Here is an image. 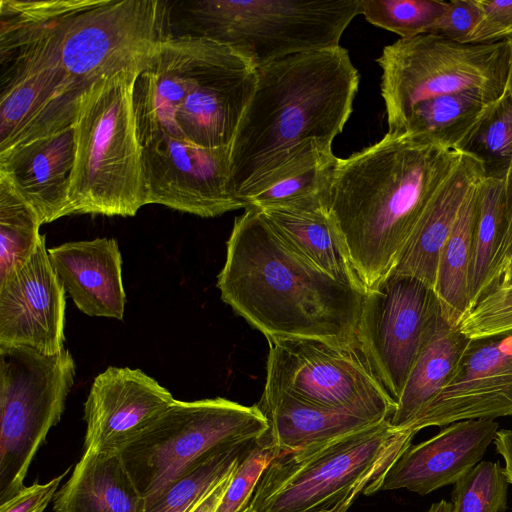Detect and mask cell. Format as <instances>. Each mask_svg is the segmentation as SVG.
<instances>
[{
    "label": "cell",
    "mask_w": 512,
    "mask_h": 512,
    "mask_svg": "<svg viewBox=\"0 0 512 512\" xmlns=\"http://www.w3.org/2000/svg\"><path fill=\"white\" fill-rule=\"evenodd\" d=\"M440 311L434 290L412 276L392 272L366 290L358 328L360 351L395 401Z\"/></svg>",
    "instance_id": "13"
},
{
    "label": "cell",
    "mask_w": 512,
    "mask_h": 512,
    "mask_svg": "<svg viewBox=\"0 0 512 512\" xmlns=\"http://www.w3.org/2000/svg\"><path fill=\"white\" fill-rule=\"evenodd\" d=\"M268 429L258 405L245 406L222 397L175 400L118 455L147 499L200 458L258 441Z\"/></svg>",
    "instance_id": "9"
},
{
    "label": "cell",
    "mask_w": 512,
    "mask_h": 512,
    "mask_svg": "<svg viewBox=\"0 0 512 512\" xmlns=\"http://www.w3.org/2000/svg\"><path fill=\"white\" fill-rule=\"evenodd\" d=\"M480 182L467 194L437 264L434 292L452 326H460L470 311L469 274Z\"/></svg>",
    "instance_id": "28"
},
{
    "label": "cell",
    "mask_w": 512,
    "mask_h": 512,
    "mask_svg": "<svg viewBox=\"0 0 512 512\" xmlns=\"http://www.w3.org/2000/svg\"><path fill=\"white\" fill-rule=\"evenodd\" d=\"M509 43H510V51H511V54H510V67H509V74H508L507 88L509 89V91H510V92H511V94H512V41H510Z\"/></svg>",
    "instance_id": "47"
},
{
    "label": "cell",
    "mask_w": 512,
    "mask_h": 512,
    "mask_svg": "<svg viewBox=\"0 0 512 512\" xmlns=\"http://www.w3.org/2000/svg\"><path fill=\"white\" fill-rule=\"evenodd\" d=\"M76 155L74 124L0 154V177L39 216L42 224L70 214Z\"/></svg>",
    "instance_id": "20"
},
{
    "label": "cell",
    "mask_w": 512,
    "mask_h": 512,
    "mask_svg": "<svg viewBox=\"0 0 512 512\" xmlns=\"http://www.w3.org/2000/svg\"><path fill=\"white\" fill-rule=\"evenodd\" d=\"M415 436L389 419L301 451L278 454L261 476L255 512H325L363 493Z\"/></svg>",
    "instance_id": "6"
},
{
    "label": "cell",
    "mask_w": 512,
    "mask_h": 512,
    "mask_svg": "<svg viewBox=\"0 0 512 512\" xmlns=\"http://www.w3.org/2000/svg\"><path fill=\"white\" fill-rule=\"evenodd\" d=\"M174 401L142 370L108 367L95 377L84 403V451L119 454Z\"/></svg>",
    "instance_id": "18"
},
{
    "label": "cell",
    "mask_w": 512,
    "mask_h": 512,
    "mask_svg": "<svg viewBox=\"0 0 512 512\" xmlns=\"http://www.w3.org/2000/svg\"><path fill=\"white\" fill-rule=\"evenodd\" d=\"M146 205L203 218L246 209L230 191V146L202 147L165 135L142 144Z\"/></svg>",
    "instance_id": "14"
},
{
    "label": "cell",
    "mask_w": 512,
    "mask_h": 512,
    "mask_svg": "<svg viewBox=\"0 0 512 512\" xmlns=\"http://www.w3.org/2000/svg\"><path fill=\"white\" fill-rule=\"evenodd\" d=\"M196 38L188 93L176 117L177 127L195 145L230 146L256 87V66L224 44Z\"/></svg>",
    "instance_id": "15"
},
{
    "label": "cell",
    "mask_w": 512,
    "mask_h": 512,
    "mask_svg": "<svg viewBox=\"0 0 512 512\" xmlns=\"http://www.w3.org/2000/svg\"><path fill=\"white\" fill-rule=\"evenodd\" d=\"M264 391L286 392L323 407L380 422L390 419L396 401L360 350L312 338H267Z\"/></svg>",
    "instance_id": "11"
},
{
    "label": "cell",
    "mask_w": 512,
    "mask_h": 512,
    "mask_svg": "<svg viewBox=\"0 0 512 512\" xmlns=\"http://www.w3.org/2000/svg\"><path fill=\"white\" fill-rule=\"evenodd\" d=\"M491 103L471 92L431 98L417 104L393 133L427 134L462 150Z\"/></svg>",
    "instance_id": "30"
},
{
    "label": "cell",
    "mask_w": 512,
    "mask_h": 512,
    "mask_svg": "<svg viewBox=\"0 0 512 512\" xmlns=\"http://www.w3.org/2000/svg\"><path fill=\"white\" fill-rule=\"evenodd\" d=\"M464 151L422 133H386L334 164L327 211L366 290L396 267Z\"/></svg>",
    "instance_id": "1"
},
{
    "label": "cell",
    "mask_w": 512,
    "mask_h": 512,
    "mask_svg": "<svg viewBox=\"0 0 512 512\" xmlns=\"http://www.w3.org/2000/svg\"><path fill=\"white\" fill-rule=\"evenodd\" d=\"M484 177L480 160L464 151L460 163L422 217L393 273L415 277L434 290L441 249L467 194Z\"/></svg>",
    "instance_id": "23"
},
{
    "label": "cell",
    "mask_w": 512,
    "mask_h": 512,
    "mask_svg": "<svg viewBox=\"0 0 512 512\" xmlns=\"http://www.w3.org/2000/svg\"><path fill=\"white\" fill-rule=\"evenodd\" d=\"M447 5L440 0H360V14L376 27L412 38L429 33Z\"/></svg>",
    "instance_id": "34"
},
{
    "label": "cell",
    "mask_w": 512,
    "mask_h": 512,
    "mask_svg": "<svg viewBox=\"0 0 512 512\" xmlns=\"http://www.w3.org/2000/svg\"><path fill=\"white\" fill-rule=\"evenodd\" d=\"M503 191V244L501 248L498 275L501 280L502 274L512 260V175L504 182Z\"/></svg>",
    "instance_id": "41"
},
{
    "label": "cell",
    "mask_w": 512,
    "mask_h": 512,
    "mask_svg": "<svg viewBox=\"0 0 512 512\" xmlns=\"http://www.w3.org/2000/svg\"><path fill=\"white\" fill-rule=\"evenodd\" d=\"M197 38L169 35L136 76L133 105L141 145L169 135L184 139L176 117L187 96Z\"/></svg>",
    "instance_id": "22"
},
{
    "label": "cell",
    "mask_w": 512,
    "mask_h": 512,
    "mask_svg": "<svg viewBox=\"0 0 512 512\" xmlns=\"http://www.w3.org/2000/svg\"><path fill=\"white\" fill-rule=\"evenodd\" d=\"M75 371L65 348L44 354L0 346V504L25 487L37 451L61 419Z\"/></svg>",
    "instance_id": "10"
},
{
    "label": "cell",
    "mask_w": 512,
    "mask_h": 512,
    "mask_svg": "<svg viewBox=\"0 0 512 512\" xmlns=\"http://www.w3.org/2000/svg\"><path fill=\"white\" fill-rule=\"evenodd\" d=\"M508 485L499 461H480L454 483L452 512H505Z\"/></svg>",
    "instance_id": "35"
},
{
    "label": "cell",
    "mask_w": 512,
    "mask_h": 512,
    "mask_svg": "<svg viewBox=\"0 0 512 512\" xmlns=\"http://www.w3.org/2000/svg\"><path fill=\"white\" fill-rule=\"evenodd\" d=\"M257 405L269 424L264 439L279 454L301 451L378 423L313 404L286 392L263 391Z\"/></svg>",
    "instance_id": "25"
},
{
    "label": "cell",
    "mask_w": 512,
    "mask_h": 512,
    "mask_svg": "<svg viewBox=\"0 0 512 512\" xmlns=\"http://www.w3.org/2000/svg\"><path fill=\"white\" fill-rule=\"evenodd\" d=\"M175 5L182 31L177 36L224 44L256 68L339 46L343 32L360 14V0H197Z\"/></svg>",
    "instance_id": "7"
},
{
    "label": "cell",
    "mask_w": 512,
    "mask_h": 512,
    "mask_svg": "<svg viewBox=\"0 0 512 512\" xmlns=\"http://www.w3.org/2000/svg\"><path fill=\"white\" fill-rule=\"evenodd\" d=\"M141 495L118 454L84 451L57 491L53 512H144Z\"/></svg>",
    "instance_id": "26"
},
{
    "label": "cell",
    "mask_w": 512,
    "mask_h": 512,
    "mask_svg": "<svg viewBox=\"0 0 512 512\" xmlns=\"http://www.w3.org/2000/svg\"><path fill=\"white\" fill-rule=\"evenodd\" d=\"M65 289L45 246L0 279V346H26L44 354L65 342Z\"/></svg>",
    "instance_id": "17"
},
{
    "label": "cell",
    "mask_w": 512,
    "mask_h": 512,
    "mask_svg": "<svg viewBox=\"0 0 512 512\" xmlns=\"http://www.w3.org/2000/svg\"><path fill=\"white\" fill-rule=\"evenodd\" d=\"M426 512H452V503L446 500H440L433 503Z\"/></svg>",
    "instance_id": "45"
},
{
    "label": "cell",
    "mask_w": 512,
    "mask_h": 512,
    "mask_svg": "<svg viewBox=\"0 0 512 512\" xmlns=\"http://www.w3.org/2000/svg\"><path fill=\"white\" fill-rule=\"evenodd\" d=\"M483 165L485 177L503 182L512 175V94L492 102L462 147Z\"/></svg>",
    "instance_id": "32"
},
{
    "label": "cell",
    "mask_w": 512,
    "mask_h": 512,
    "mask_svg": "<svg viewBox=\"0 0 512 512\" xmlns=\"http://www.w3.org/2000/svg\"><path fill=\"white\" fill-rule=\"evenodd\" d=\"M256 70L254 93L230 145L229 187L244 203L283 166L316 149L332 151L360 80L340 45L289 55Z\"/></svg>",
    "instance_id": "2"
},
{
    "label": "cell",
    "mask_w": 512,
    "mask_h": 512,
    "mask_svg": "<svg viewBox=\"0 0 512 512\" xmlns=\"http://www.w3.org/2000/svg\"><path fill=\"white\" fill-rule=\"evenodd\" d=\"M236 469V468H235ZM235 469L222 479L197 505L189 512H214L220 503Z\"/></svg>",
    "instance_id": "43"
},
{
    "label": "cell",
    "mask_w": 512,
    "mask_h": 512,
    "mask_svg": "<svg viewBox=\"0 0 512 512\" xmlns=\"http://www.w3.org/2000/svg\"><path fill=\"white\" fill-rule=\"evenodd\" d=\"M96 1H0V154L75 123L84 94L69 82L62 41Z\"/></svg>",
    "instance_id": "4"
},
{
    "label": "cell",
    "mask_w": 512,
    "mask_h": 512,
    "mask_svg": "<svg viewBox=\"0 0 512 512\" xmlns=\"http://www.w3.org/2000/svg\"><path fill=\"white\" fill-rule=\"evenodd\" d=\"M468 338H478L512 329V286L496 287L483 297L460 324Z\"/></svg>",
    "instance_id": "37"
},
{
    "label": "cell",
    "mask_w": 512,
    "mask_h": 512,
    "mask_svg": "<svg viewBox=\"0 0 512 512\" xmlns=\"http://www.w3.org/2000/svg\"><path fill=\"white\" fill-rule=\"evenodd\" d=\"M170 6L159 0H97L75 14L62 41V61L70 84L85 93L113 74L139 73L167 32Z\"/></svg>",
    "instance_id": "12"
},
{
    "label": "cell",
    "mask_w": 512,
    "mask_h": 512,
    "mask_svg": "<svg viewBox=\"0 0 512 512\" xmlns=\"http://www.w3.org/2000/svg\"><path fill=\"white\" fill-rule=\"evenodd\" d=\"M498 430L492 419L451 423L435 436L410 445L364 494L407 489L424 496L454 484L481 461Z\"/></svg>",
    "instance_id": "19"
},
{
    "label": "cell",
    "mask_w": 512,
    "mask_h": 512,
    "mask_svg": "<svg viewBox=\"0 0 512 512\" xmlns=\"http://www.w3.org/2000/svg\"><path fill=\"white\" fill-rule=\"evenodd\" d=\"M494 444L505 462L504 472L509 484H512V430L500 429L496 432Z\"/></svg>",
    "instance_id": "42"
},
{
    "label": "cell",
    "mask_w": 512,
    "mask_h": 512,
    "mask_svg": "<svg viewBox=\"0 0 512 512\" xmlns=\"http://www.w3.org/2000/svg\"><path fill=\"white\" fill-rule=\"evenodd\" d=\"M481 18L463 44L512 41V0H477Z\"/></svg>",
    "instance_id": "38"
},
{
    "label": "cell",
    "mask_w": 512,
    "mask_h": 512,
    "mask_svg": "<svg viewBox=\"0 0 512 512\" xmlns=\"http://www.w3.org/2000/svg\"><path fill=\"white\" fill-rule=\"evenodd\" d=\"M510 54L508 41L461 44L433 33L385 46L376 61L382 69L388 132L431 98L471 92L496 101L507 87Z\"/></svg>",
    "instance_id": "8"
},
{
    "label": "cell",
    "mask_w": 512,
    "mask_h": 512,
    "mask_svg": "<svg viewBox=\"0 0 512 512\" xmlns=\"http://www.w3.org/2000/svg\"><path fill=\"white\" fill-rule=\"evenodd\" d=\"M278 451L264 436L244 454L214 512H242L250 503L258 482Z\"/></svg>",
    "instance_id": "36"
},
{
    "label": "cell",
    "mask_w": 512,
    "mask_h": 512,
    "mask_svg": "<svg viewBox=\"0 0 512 512\" xmlns=\"http://www.w3.org/2000/svg\"><path fill=\"white\" fill-rule=\"evenodd\" d=\"M137 74L123 71L102 78L81 98L74 123L70 214L134 216L146 205L142 145L133 105Z\"/></svg>",
    "instance_id": "5"
},
{
    "label": "cell",
    "mask_w": 512,
    "mask_h": 512,
    "mask_svg": "<svg viewBox=\"0 0 512 512\" xmlns=\"http://www.w3.org/2000/svg\"><path fill=\"white\" fill-rule=\"evenodd\" d=\"M512 286V260L506 266L497 287L507 288Z\"/></svg>",
    "instance_id": "44"
},
{
    "label": "cell",
    "mask_w": 512,
    "mask_h": 512,
    "mask_svg": "<svg viewBox=\"0 0 512 512\" xmlns=\"http://www.w3.org/2000/svg\"><path fill=\"white\" fill-rule=\"evenodd\" d=\"M51 479L47 483H34L25 486L16 495L0 504V512H43L49 502L54 499L61 480L70 471Z\"/></svg>",
    "instance_id": "40"
},
{
    "label": "cell",
    "mask_w": 512,
    "mask_h": 512,
    "mask_svg": "<svg viewBox=\"0 0 512 512\" xmlns=\"http://www.w3.org/2000/svg\"><path fill=\"white\" fill-rule=\"evenodd\" d=\"M255 442L216 451L187 466L159 492L145 499L144 512H189L238 466Z\"/></svg>",
    "instance_id": "31"
},
{
    "label": "cell",
    "mask_w": 512,
    "mask_h": 512,
    "mask_svg": "<svg viewBox=\"0 0 512 512\" xmlns=\"http://www.w3.org/2000/svg\"><path fill=\"white\" fill-rule=\"evenodd\" d=\"M259 209L299 254L334 279L366 292L324 201Z\"/></svg>",
    "instance_id": "24"
},
{
    "label": "cell",
    "mask_w": 512,
    "mask_h": 512,
    "mask_svg": "<svg viewBox=\"0 0 512 512\" xmlns=\"http://www.w3.org/2000/svg\"><path fill=\"white\" fill-rule=\"evenodd\" d=\"M469 340L459 326H452L438 313L396 401L389 419L392 426L402 430L443 390Z\"/></svg>",
    "instance_id": "27"
},
{
    "label": "cell",
    "mask_w": 512,
    "mask_h": 512,
    "mask_svg": "<svg viewBox=\"0 0 512 512\" xmlns=\"http://www.w3.org/2000/svg\"><path fill=\"white\" fill-rule=\"evenodd\" d=\"M354 500V498L348 499L343 503L339 504L338 506L334 507L333 509L325 512H347Z\"/></svg>",
    "instance_id": "46"
},
{
    "label": "cell",
    "mask_w": 512,
    "mask_h": 512,
    "mask_svg": "<svg viewBox=\"0 0 512 512\" xmlns=\"http://www.w3.org/2000/svg\"><path fill=\"white\" fill-rule=\"evenodd\" d=\"M512 416V329L470 338L443 390L401 431Z\"/></svg>",
    "instance_id": "16"
},
{
    "label": "cell",
    "mask_w": 512,
    "mask_h": 512,
    "mask_svg": "<svg viewBox=\"0 0 512 512\" xmlns=\"http://www.w3.org/2000/svg\"><path fill=\"white\" fill-rule=\"evenodd\" d=\"M41 225L34 209L0 177V279L32 255L44 236Z\"/></svg>",
    "instance_id": "33"
},
{
    "label": "cell",
    "mask_w": 512,
    "mask_h": 512,
    "mask_svg": "<svg viewBox=\"0 0 512 512\" xmlns=\"http://www.w3.org/2000/svg\"><path fill=\"white\" fill-rule=\"evenodd\" d=\"M217 288L222 301L266 339L312 338L360 350L365 292L299 254L257 207L234 220Z\"/></svg>",
    "instance_id": "3"
},
{
    "label": "cell",
    "mask_w": 512,
    "mask_h": 512,
    "mask_svg": "<svg viewBox=\"0 0 512 512\" xmlns=\"http://www.w3.org/2000/svg\"><path fill=\"white\" fill-rule=\"evenodd\" d=\"M503 191L500 179L484 177L479 183L469 274L470 310L500 282L497 269L504 235Z\"/></svg>",
    "instance_id": "29"
},
{
    "label": "cell",
    "mask_w": 512,
    "mask_h": 512,
    "mask_svg": "<svg viewBox=\"0 0 512 512\" xmlns=\"http://www.w3.org/2000/svg\"><path fill=\"white\" fill-rule=\"evenodd\" d=\"M48 254L80 311L91 317L123 319L122 257L114 238L67 242L49 248Z\"/></svg>",
    "instance_id": "21"
},
{
    "label": "cell",
    "mask_w": 512,
    "mask_h": 512,
    "mask_svg": "<svg viewBox=\"0 0 512 512\" xmlns=\"http://www.w3.org/2000/svg\"><path fill=\"white\" fill-rule=\"evenodd\" d=\"M481 18L477 0L449 1L443 15L432 26L429 33L440 35L463 44Z\"/></svg>",
    "instance_id": "39"
}]
</instances>
